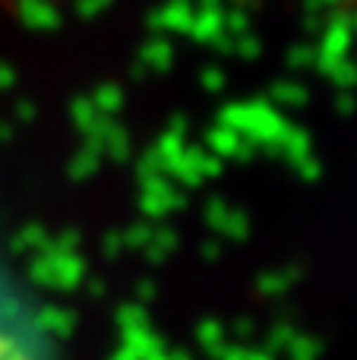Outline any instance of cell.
Returning a JSON list of instances; mask_svg holds the SVG:
<instances>
[{"instance_id": "6da1fadb", "label": "cell", "mask_w": 357, "mask_h": 360, "mask_svg": "<svg viewBox=\"0 0 357 360\" xmlns=\"http://www.w3.org/2000/svg\"><path fill=\"white\" fill-rule=\"evenodd\" d=\"M16 4H19V0H0V10H13Z\"/></svg>"}]
</instances>
